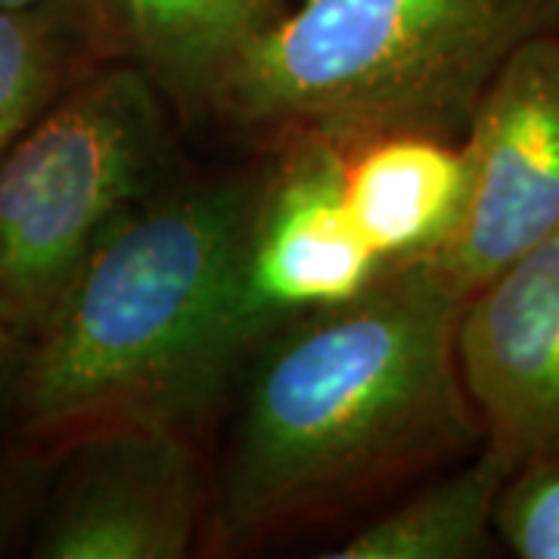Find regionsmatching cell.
Here are the masks:
<instances>
[{"mask_svg": "<svg viewBox=\"0 0 559 559\" xmlns=\"http://www.w3.org/2000/svg\"><path fill=\"white\" fill-rule=\"evenodd\" d=\"M513 463L481 441L414 498L336 544L330 559H476L491 554L495 507Z\"/></svg>", "mask_w": 559, "mask_h": 559, "instance_id": "11", "label": "cell"}, {"mask_svg": "<svg viewBox=\"0 0 559 559\" xmlns=\"http://www.w3.org/2000/svg\"><path fill=\"white\" fill-rule=\"evenodd\" d=\"M40 522V559H180L197 544L205 498L178 426H121L75 441Z\"/></svg>", "mask_w": 559, "mask_h": 559, "instance_id": "6", "label": "cell"}, {"mask_svg": "<svg viewBox=\"0 0 559 559\" xmlns=\"http://www.w3.org/2000/svg\"><path fill=\"white\" fill-rule=\"evenodd\" d=\"M463 301L407 259L352 301L264 333L202 544L221 557L252 550L481 448L457 364Z\"/></svg>", "mask_w": 559, "mask_h": 559, "instance_id": "1", "label": "cell"}, {"mask_svg": "<svg viewBox=\"0 0 559 559\" xmlns=\"http://www.w3.org/2000/svg\"><path fill=\"white\" fill-rule=\"evenodd\" d=\"M0 10H66V13H75L84 20H94V10H91V0H0ZM100 32V28H97ZM103 38V35H100ZM109 53V50H106Z\"/></svg>", "mask_w": 559, "mask_h": 559, "instance_id": "15", "label": "cell"}, {"mask_svg": "<svg viewBox=\"0 0 559 559\" xmlns=\"http://www.w3.org/2000/svg\"><path fill=\"white\" fill-rule=\"evenodd\" d=\"M255 175L162 183L84 259L25 345L13 432L32 454L200 417L264 336L242 261Z\"/></svg>", "mask_w": 559, "mask_h": 559, "instance_id": "2", "label": "cell"}, {"mask_svg": "<svg viewBox=\"0 0 559 559\" xmlns=\"http://www.w3.org/2000/svg\"><path fill=\"white\" fill-rule=\"evenodd\" d=\"M109 60L97 25L66 10H0V153Z\"/></svg>", "mask_w": 559, "mask_h": 559, "instance_id": "12", "label": "cell"}, {"mask_svg": "<svg viewBox=\"0 0 559 559\" xmlns=\"http://www.w3.org/2000/svg\"><path fill=\"white\" fill-rule=\"evenodd\" d=\"M495 535L522 559H559V454L513 466L495 507Z\"/></svg>", "mask_w": 559, "mask_h": 559, "instance_id": "13", "label": "cell"}, {"mask_svg": "<svg viewBox=\"0 0 559 559\" xmlns=\"http://www.w3.org/2000/svg\"><path fill=\"white\" fill-rule=\"evenodd\" d=\"M457 364L488 448L513 466L559 454V234L463 301Z\"/></svg>", "mask_w": 559, "mask_h": 559, "instance_id": "8", "label": "cell"}, {"mask_svg": "<svg viewBox=\"0 0 559 559\" xmlns=\"http://www.w3.org/2000/svg\"><path fill=\"white\" fill-rule=\"evenodd\" d=\"M463 190L460 140L395 131L345 146L342 193L385 264L432 252L457 221Z\"/></svg>", "mask_w": 559, "mask_h": 559, "instance_id": "10", "label": "cell"}, {"mask_svg": "<svg viewBox=\"0 0 559 559\" xmlns=\"http://www.w3.org/2000/svg\"><path fill=\"white\" fill-rule=\"evenodd\" d=\"M457 221L426 261L469 299L559 234V32L522 40L481 94L463 138Z\"/></svg>", "mask_w": 559, "mask_h": 559, "instance_id": "5", "label": "cell"}, {"mask_svg": "<svg viewBox=\"0 0 559 559\" xmlns=\"http://www.w3.org/2000/svg\"><path fill=\"white\" fill-rule=\"evenodd\" d=\"M547 32L559 0H301L242 47L212 112L336 146L395 131L460 140L500 66Z\"/></svg>", "mask_w": 559, "mask_h": 559, "instance_id": "3", "label": "cell"}, {"mask_svg": "<svg viewBox=\"0 0 559 559\" xmlns=\"http://www.w3.org/2000/svg\"><path fill=\"white\" fill-rule=\"evenodd\" d=\"M22 355H25V345L13 340L7 326L0 323V407L10 411V417H13V395H16Z\"/></svg>", "mask_w": 559, "mask_h": 559, "instance_id": "14", "label": "cell"}, {"mask_svg": "<svg viewBox=\"0 0 559 559\" xmlns=\"http://www.w3.org/2000/svg\"><path fill=\"white\" fill-rule=\"evenodd\" d=\"M286 156L261 178L242 261L246 308L261 333L370 289L389 267L364 240L342 193L345 146L283 140Z\"/></svg>", "mask_w": 559, "mask_h": 559, "instance_id": "7", "label": "cell"}, {"mask_svg": "<svg viewBox=\"0 0 559 559\" xmlns=\"http://www.w3.org/2000/svg\"><path fill=\"white\" fill-rule=\"evenodd\" d=\"M277 0H91L109 60L138 66L187 116L212 112L242 47Z\"/></svg>", "mask_w": 559, "mask_h": 559, "instance_id": "9", "label": "cell"}, {"mask_svg": "<svg viewBox=\"0 0 559 559\" xmlns=\"http://www.w3.org/2000/svg\"><path fill=\"white\" fill-rule=\"evenodd\" d=\"M168 100L124 60L81 75L0 153V323L22 345L171 156Z\"/></svg>", "mask_w": 559, "mask_h": 559, "instance_id": "4", "label": "cell"}]
</instances>
